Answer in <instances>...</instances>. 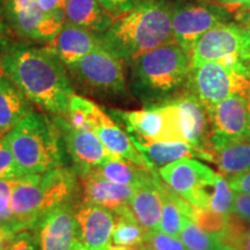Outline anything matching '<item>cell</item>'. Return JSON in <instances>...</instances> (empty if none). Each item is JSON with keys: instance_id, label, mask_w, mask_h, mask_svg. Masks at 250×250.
I'll list each match as a JSON object with an SVG mask.
<instances>
[{"instance_id": "f1b7e54d", "label": "cell", "mask_w": 250, "mask_h": 250, "mask_svg": "<svg viewBox=\"0 0 250 250\" xmlns=\"http://www.w3.org/2000/svg\"><path fill=\"white\" fill-rule=\"evenodd\" d=\"M147 233L134 219L129 206L115 214L112 245L125 247L143 246Z\"/></svg>"}, {"instance_id": "ee69618b", "label": "cell", "mask_w": 250, "mask_h": 250, "mask_svg": "<svg viewBox=\"0 0 250 250\" xmlns=\"http://www.w3.org/2000/svg\"><path fill=\"white\" fill-rule=\"evenodd\" d=\"M11 44L12 43L9 42L6 37L0 36V65H1L2 58H4V56L6 55V52H7V50L9 46H11Z\"/></svg>"}, {"instance_id": "f6af8a7d", "label": "cell", "mask_w": 250, "mask_h": 250, "mask_svg": "<svg viewBox=\"0 0 250 250\" xmlns=\"http://www.w3.org/2000/svg\"><path fill=\"white\" fill-rule=\"evenodd\" d=\"M107 250H144V247L143 246H139V247H125V246L111 245Z\"/></svg>"}, {"instance_id": "30bf717a", "label": "cell", "mask_w": 250, "mask_h": 250, "mask_svg": "<svg viewBox=\"0 0 250 250\" xmlns=\"http://www.w3.org/2000/svg\"><path fill=\"white\" fill-rule=\"evenodd\" d=\"M211 133L208 151L224 147L228 144L249 139V114L245 96L235 94L208 110Z\"/></svg>"}, {"instance_id": "52a82bcc", "label": "cell", "mask_w": 250, "mask_h": 250, "mask_svg": "<svg viewBox=\"0 0 250 250\" xmlns=\"http://www.w3.org/2000/svg\"><path fill=\"white\" fill-rule=\"evenodd\" d=\"M123 62L104 46L93 50L67 67L83 88L103 95H121L126 89Z\"/></svg>"}, {"instance_id": "681fc988", "label": "cell", "mask_w": 250, "mask_h": 250, "mask_svg": "<svg viewBox=\"0 0 250 250\" xmlns=\"http://www.w3.org/2000/svg\"><path fill=\"white\" fill-rule=\"evenodd\" d=\"M217 250H232V249H230L229 247L225 246V245H223V243H221V245L218 247V249H217Z\"/></svg>"}, {"instance_id": "83f0119b", "label": "cell", "mask_w": 250, "mask_h": 250, "mask_svg": "<svg viewBox=\"0 0 250 250\" xmlns=\"http://www.w3.org/2000/svg\"><path fill=\"white\" fill-rule=\"evenodd\" d=\"M212 162L225 179H232L250 170V140L228 144L212 153Z\"/></svg>"}, {"instance_id": "44dd1931", "label": "cell", "mask_w": 250, "mask_h": 250, "mask_svg": "<svg viewBox=\"0 0 250 250\" xmlns=\"http://www.w3.org/2000/svg\"><path fill=\"white\" fill-rule=\"evenodd\" d=\"M11 206L19 230L35 229L41 208L39 175L18 179L12 191Z\"/></svg>"}, {"instance_id": "816d5d0a", "label": "cell", "mask_w": 250, "mask_h": 250, "mask_svg": "<svg viewBox=\"0 0 250 250\" xmlns=\"http://www.w3.org/2000/svg\"><path fill=\"white\" fill-rule=\"evenodd\" d=\"M144 250H146V249H145V248H144Z\"/></svg>"}, {"instance_id": "e0dca14e", "label": "cell", "mask_w": 250, "mask_h": 250, "mask_svg": "<svg viewBox=\"0 0 250 250\" xmlns=\"http://www.w3.org/2000/svg\"><path fill=\"white\" fill-rule=\"evenodd\" d=\"M77 175L76 170L66 167H59L39 175L41 193L39 224L55 208L71 204V199L77 191Z\"/></svg>"}, {"instance_id": "ba28073f", "label": "cell", "mask_w": 250, "mask_h": 250, "mask_svg": "<svg viewBox=\"0 0 250 250\" xmlns=\"http://www.w3.org/2000/svg\"><path fill=\"white\" fill-rule=\"evenodd\" d=\"M131 137L145 142H183L179 111L174 101L134 111H110Z\"/></svg>"}, {"instance_id": "60d3db41", "label": "cell", "mask_w": 250, "mask_h": 250, "mask_svg": "<svg viewBox=\"0 0 250 250\" xmlns=\"http://www.w3.org/2000/svg\"><path fill=\"white\" fill-rule=\"evenodd\" d=\"M18 230L7 226H0V250H6L13 242Z\"/></svg>"}, {"instance_id": "7dc6e473", "label": "cell", "mask_w": 250, "mask_h": 250, "mask_svg": "<svg viewBox=\"0 0 250 250\" xmlns=\"http://www.w3.org/2000/svg\"><path fill=\"white\" fill-rule=\"evenodd\" d=\"M71 250H89V249L86 248V247L83 246V245H81L80 242H78L77 245L73 246V248H72Z\"/></svg>"}, {"instance_id": "bcb514c9", "label": "cell", "mask_w": 250, "mask_h": 250, "mask_svg": "<svg viewBox=\"0 0 250 250\" xmlns=\"http://www.w3.org/2000/svg\"><path fill=\"white\" fill-rule=\"evenodd\" d=\"M245 96L246 101H247V107H248V114H249V139H250V87L246 90L245 93L242 94Z\"/></svg>"}, {"instance_id": "7402d4cb", "label": "cell", "mask_w": 250, "mask_h": 250, "mask_svg": "<svg viewBox=\"0 0 250 250\" xmlns=\"http://www.w3.org/2000/svg\"><path fill=\"white\" fill-rule=\"evenodd\" d=\"M162 184L160 176L155 175L152 180L137 188L130 201L131 213L146 232L158 229L160 225L164 205Z\"/></svg>"}, {"instance_id": "1f68e13d", "label": "cell", "mask_w": 250, "mask_h": 250, "mask_svg": "<svg viewBox=\"0 0 250 250\" xmlns=\"http://www.w3.org/2000/svg\"><path fill=\"white\" fill-rule=\"evenodd\" d=\"M228 215L219 214L211 211L210 208H203L192 206L191 219L206 233L220 236L227 224Z\"/></svg>"}, {"instance_id": "f546056e", "label": "cell", "mask_w": 250, "mask_h": 250, "mask_svg": "<svg viewBox=\"0 0 250 250\" xmlns=\"http://www.w3.org/2000/svg\"><path fill=\"white\" fill-rule=\"evenodd\" d=\"M179 237L188 250H217L221 245L220 236L206 233L190 218L184 221Z\"/></svg>"}, {"instance_id": "7a4b0ae2", "label": "cell", "mask_w": 250, "mask_h": 250, "mask_svg": "<svg viewBox=\"0 0 250 250\" xmlns=\"http://www.w3.org/2000/svg\"><path fill=\"white\" fill-rule=\"evenodd\" d=\"M171 12L167 2L147 0L115 19L110 28L99 36L101 44L122 62H131L159 46L175 42Z\"/></svg>"}, {"instance_id": "836d02e7", "label": "cell", "mask_w": 250, "mask_h": 250, "mask_svg": "<svg viewBox=\"0 0 250 250\" xmlns=\"http://www.w3.org/2000/svg\"><path fill=\"white\" fill-rule=\"evenodd\" d=\"M143 247L146 250H188L180 237L162 233L158 229L146 234Z\"/></svg>"}, {"instance_id": "4dcf8cb0", "label": "cell", "mask_w": 250, "mask_h": 250, "mask_svg": "<svg viewBox=\"0 0 250 250\" xmlns=\"http://www.w3.org/2000/svg\"><path fill=\"white\" fill-rule=\"evenodd\" d=\"M234 196H235V191L230 188L228 180L220 174L213 187L208 208L215 213L228 215L232 210Z\"/></svg>"}, {"instance_id": "7c38bea8", "label": "cell", "mask_w": 250, "mask_h": 250, "mask_svg": "<svg viewBox=\"0 0 250 250\" xmlns=\"http://www.w3.org/2000/svg\"><path fill=\"white\" fill-rule=\"evenodd\" d=\"M55 122L61 130L65 148L76 165L78 176L116 158L93 131L77 129L62 116H56Z\"/></svg>"}, {"instance_id": "3957f363", "label": "cell", "mask_w": 250, "mask_h": 250, "mask_svg": "<svg viewBox=\"0 0 250 250\" xmlns=\"http://www.w3.org/2000/svg\"><path fill=\"white\" fill-rule=\"evenodd\" d=\"M21 176L44 174L64 167L61 130L55 121L33 111L2 137Z\"/></svg>"}, {"instance_id": "ac0fdd59", "label": "cell", "mask_w": 250, "mask_h": 250, "mask_svg": "<svg viewBox=\"0 0 250 250\" xmlns=\"http://www.w3.org/2000/svg\"><path fill=\"white\" fill-rule=\"evenodd\" d=\"M83 202L107 208L114 214L124 210L136 192L137 188L123 186L93 173L81 175Z\"/></svg>"}, {"instance_id": "b9f144b4", "label": "cell", "mask_w": 250, "mask_h": 250, "mask_svg": "<svg viewBox=\"0 0 250 250\" xmlns=\"http://www.w3.org/2000/svg\"><path fill=\"white\" fill-rule=\"evenodd\" d=\"M204 1L218 6H230V7L240 6V7L250 8V0H204Z\"/></svg>"}, {"instance_id": "e575fe53", "label": "cell", "mask_w": 250, "mask_h": 250, "mask_svg": "<svg viewBox=\"0 0 250 250\" xmlns=\"http://www.w3.org/2000/svg\"><path fill=\"white\" fill-rule=\"evenodd\" d=\"M21 174L19 171L17 164L2 139H0V180L1 179H20Z\"/></svg>"}, {"instance_id": "8992f818", "label": "cell", "mask_w": 250, "mask_h": 250, "mask_svg": "<svg viewBox=\"0 0 250 250\" xmlns=\"http://www.w3.org/2000/svg\"><path fill=\"white\" fill-rule=\"evenodd\" d=\"M191 67L208 62L224 64L250 62V39L245 27L219 23L199 37L190 51Z\"/></svg>"}, {"instance_id": "8fae6325", "label": "cell", "mask_w": 250, "mask_h": 250, "mask_svg": "<svg viewBox=\"0 0 250 250\" xmlns=\"http://www.w3.org/2000/svg\"><path fill=\"white\" fill-rule=\"evenodd\" d=\"M228 14L221 6L186 4L173 8L171 29L174 41L190 56L193 44L203 34L227 21Z\"/></svg>"}, {"instance_id": "9c48e42d", "label": "cell", "mask_w": 250, "mask_h": 250, "mask_svg": "<svg viewBox=\"0 0 250 250\" xmlns=\"http://www.w3.org/2000/svg\"><path fill=\"white\" fill-rule=\"evenodd\" d=\"M219 175L195 159H182L159 169V176L175 193L196 208H208Z\"/></svg>"}, {"instance_id": "5b68a950", "label": "cell", "mask_w": 250, "mask_h": 250, "mask_svg": "<svg viewBox=\"0 0 250 250\" xmlns=\"http://www.w3.org/2000/svg\"><path fill=\"white\" fill-rule=\"evenodd\" d=\"M188 93L204 105L206 110L229 96L242 95L250 87V74L247 62L224 64L208 62L191 67L187 83Z\"/></svg>"}, {"instance_id": "603a6c76", "label": "cell", "mask_w": 250, "mask_h": 250, "mask_svg": "<svg viewBox=\"0 0 250 250\" xmlns=\"http://www.w3.org/2000/svg\"><path fill=\"white\" fill-rule=\"evenodd\" d=\"M131 139L154 170L182 159L202 158L212 161V155L208 151L184 142H145L134 137Z\"/></svg>"}, {"instance_id": "d590c367", "label": "cell", "mask_w": 250, "mask_h": 250, "mask_svg": "<svg viewBox=\"0 0 250 250\" xmlns=\"http://www.w3.org/2000/svg\"><path fill=\"white\" fill-rule=\"evenodd\" d=\"M115 19L123 17L147 0H98Z\"/></svg>"}, {"instance_id": "4fadbf2b", "label": "cell", "mask_w": 250, "mask_h": 250, "mask_svg": "<svg viewBox=\"0 0 250 250\" xmlns=\"http://www.w3.org/2000/svg\"><path fill=\"white\" fill-rule=\"evenodd\" d=\"M6 15L15 33L37 42H51L65 22L48 17L39 0H7Z\"/></svg>"}, {"instance_id": "5bb4252c", "label": "cell", "mask_w": 250, "mask_h": 250, "mask_svg": "<svg viewBox=\"0 0 250 250\" xmlns=\"http://www.w3.org/2000/svg\"><path fill=\"white\" fill-rule=\"evenodd\" d=\"M88 123L89 130L96 134L103 145L116 158L131 161L143 167L152 168L145 156L136 147L129 134L95 103L90 110Z\"/></svg>"}, {"instance_id": "277c9868", "label": "cell", "mask_w": 250, "mask_h": 250, "mask_svg": "<svg viewBox=\"0 0 250 250\" xmlns=\"http://www.w3.org/2000/svg\"><path fill=\"white\" fill-rule=\"evenodd\" d=\"M191 59L176 42L159 46L130 62L133 93L144 102H162L187 86Z\"/></svg>"}, {"instance_id": "484cf974", "label": "cell", "mask_w": 250, "mask_h": 250, "mask_svg": "<svg viewBox=\"0 0 250 250\" xmlns=\"http://www.w3.org/2000/svg\"><path fill=\"white\" fill-rule=\"evenodd\" d=\"M88 173L99 175L111 182L134 188L140 187L142 184L152 180L156 175L155 170L152 168L143 167V166H138L131 161L118 158L105 161L104 164L100 165L99 167L94 168Z\"/></svg>"}, {"instance_id": "9a60e30c", "label": "cell", "mask_w": 250, "mask_h": 250, "mask_svg": "<svg viewBox=\"0 0 250 250\" xmlns=\"http://www.w3.org/2000/svg\"><path fill=\"white\" fill-rule=\"evenodd\" d=\"M71 204L55 208L35 228L39 250H71L79 242L76 214Z\"/></svg>"}, {"instance_id": "d4e9b609", "label": "cell", "mask_w": 250, "mask_h": 250, "mask_svg": "<svg viewBox=\"0 0 250 250\" xmlns=\"http://www.w3.org/2000/svg\"><path fill=\"white\" fill-rule=\"evenodd\" d=\"M65 21L100 36L110 28L115 18L98 0H67Z\"/></svg>"}, {"instance_id": "6da1fadb", "label": "cell", "mask_w": 250, "mask_h": 250, "mask_svg": "<svg viewBox=\"0 0 250 250\" xmlns=\"http://www.w3.org/2000/svg\"><path fill=\"white\" fill-rule=\"evenodd\" d=\"M0 71L43 110L66 117L73 94L67 67L49 46L11 44Z\"/></svg>"}, {"instance_id": "ffe728a7", "label": "cell", "mask_w": 250, "mask_h": 250, "mask_svg": "<svg viewBox=\"0 0 250 250\" xmlns=\"http://www.w3.org/2000/svg\"><path fill=\"white\" fill-rule=\"evenodd\" d=\"M49 43V48L66 67L102 45L99 35L67 21H65L57 35Z\"/></svg>"}, {"instance_id": "f35d334b", "label": "cell", "mask_w": 250, "mask_h": 250, "mask_svg": "<svg viewBox=\"0 0 250 250\" xmlns=\"http://www.w3.org/2000/svg\"><path fill=\"white\" fill-rule=\"evenodd\" d=\"M230 213L250 221V193L235 192Z\"/></svg>"}, {"instance_id": "74e56055", "label": "cell", "mask_w": 250, "mask_h": 250, "mask_svg": "<svg viewBox=\"0 0 250 250\" xmlns=\"http://www.w3.org/2000/svg\"><path fill=\"white\" fill-rule=\"evenodd\" d=\"M41 8L50 18L65 21L67 0H39Z\"/></svg>"}, {"instance_id": "8d00e7d4", "label": "cell", "mask_w": 250, "mask_h": 250, "mask_svg": "<svg viewBox=\"0 0 250 250\" xmlns=\"http://www.w3.org/2000/svg\"><path fill=\"white\" fill-rule=\"evenodd\" d=\"M6 250H39V239L35 229H23L18 232L13 242Z\"/></svg>"}, {"instance_id": "d6a6232c", "label": "cell", "mask_w": 250, "mask_h": 250, "mask_svg": "<svg viewBox=\"0 0 250 250\" xmlns=\"http://www.w3.org/2000/svg\"><path fill=\"white\" fill-rule=\"evenodd\" d=\"M18 179H1L0 180V226H7L19 230L15 219L12 212L11 199L12 191Z\"/></svg>"}, {"instance_id": "f907efd6", "label": "cell", "mask_w": 250, "mask_h": 250, "mask_svg": "<svg viewBox=\"0 0 250 250\" xmlns=\"http://www.w3.org/2000/svg\"><path fill=\"white\" fill-rule=\"evenodd\" d=\"M248 68H249V74H250V62H248Z\"/></svg>"}, {"instance_id": "c3c4849f", "label": "cell", "mask_w": 250, "mask_h": 250, "mask_svg": "<svg viewBox=\"0 0 250 250\" xmlns=\"http://www.w3.org/2000/svg\"><path fill=\"white\" fill-rule=\"evenodd\" d=\"M243 27L246 28L247 34H248V36H249V39H250V19H248V20H247V22H246V24Z\"/></svg>"}, {"instance_id": "d6986e66", "label": "cell", "mask_w": 250, "mask_h": 250, "mask_svg": "<svg viewBox=\"0 0 250 250\" xmlns=\"http://www.w3.org/2000/svg\"><path fill=\"white\" fill-rule=\"evenodd\" d=\"M173 101L179 111L183 142L208 151V142L211 133L208 110L195 96L189 93L179 96Z\"/></svg>"}, {"instance_id": "ab89813d", "label": "cell", "mask_w": 250, "mask_h": 250, "mask_svg": "<svg viewBox=\"0 0 250 250\" xmlns=\"http://www.w3.org/2000/svg\"><path fill=\"white\" fill-rule=\"evenodd\" d=\"M228 183L235 192L250 193V170L232 177L228 180Z\"/></svg>"}, {"instance_id": "7bdbcfd3", "label": "cell", "mask_w": 250, "mask_h": 250, "mask_svg": "<svg viewBox=\"0 0 250 250\" xmlns=\"http://www.w3.org/2000/svg\"><path fill=\"white\" fill-rule=\"evenodd\" d=\"M236 250H250V224H249L248 229H247V232L242 237L241 242H240V245L237 246Z\"/></svg>"}, {"instance_id": "4316f807", "label": "cell", "mask_w": 250, "mask_h": 250, "mask_svg": "<svg viewBox=\"0 0 250 250\" xmlns=\"http://www.w3.org/2000/svg\"><path fill=\"white\" fill-rule=\"evenodd\" d=\"M162 197L164 205L158 230L179 237L186 219H191L192 205L165 184H162Z\"/></svg>"}, {"instance_id": "cb8c5ba5", "label": "cell", "mask_w": 250, "mask_h": 250, "mask_svg": "<svg viewBox=\"0 0 250 250\" xmlns=\"http://www.w3.org/2000/svg\"><path fill=\"white\" fill-rule=\"evenodd\" d=\"M31 112V102L22 90L8 77L0 76V134L5 136Z\"/></svg>"}, {"instance_id": "2e32d148", "label": "cell", "mask_w": 250, "mask_h": 250, "mask_svg": "<svg viewBox=\"0 0 250 250\" xmlns=\"http://www.w3.org/2000/svg\"><path fill=\"white\" fill-rule=\"evenodd\" d=\"M79 242L89 250H107L111 246L115 214L102 206L83 202L74 210Z\"/></svg>"}]
</instances>
